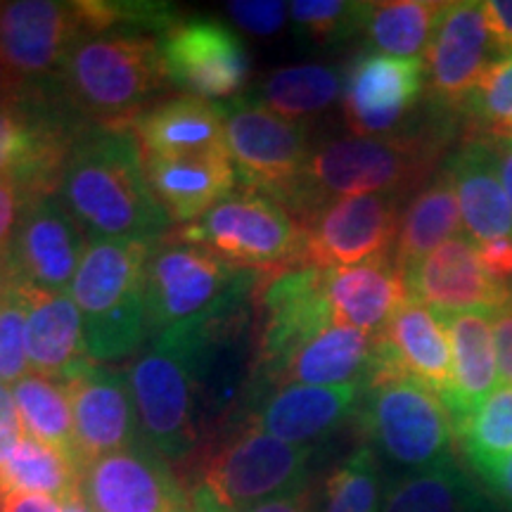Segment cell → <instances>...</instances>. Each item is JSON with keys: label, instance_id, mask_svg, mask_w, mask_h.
I'll return each instance as SVG.
<instances>
[{"label": "cell", "instance_id": "1", "mask_svg": "<svg viewBox=\"0 0 512 512\" xmlns=\"http://www.w3.org/2000/svg\"><path fill=\"white\" fill-rule=\"evenodd\" d=\"M463 138V121L427 105L406 131L380 138H335L313 147L302 181L285 209L299 223L323 204L342 197L394 195L413 197L437 174Z\"/></svg>", "mask_w": 512, "mask_h": 512}, {"label": "cell", "instance_id": "2", "mask_svg": "<svg viewBox=\"0 0 512 512\" xmlns=\"http://www.w3.org/2000/svg\"><path fill=\"white\" fill-rule=\"evenodd\" d=\"M57 195L88 240L157 242L174 228L147 185L143 150L126 126L83 124Z\"/></svg>", "mask_w": 512, "mask_h": 512}, {"label": "cell", "instance_id": "3", "mask_svg": "<svg viewBox=\"0 0 512 512\" xmlns=\"http://www.w3.org/2000/svg\"><path fill=\"white\" fill-rule=\"evenodd\" d=\"M261 273L233 266L209 249L162 238L145 271L147 339L209 337L252 309Z\"/></svg>", "mask_w": 512, "mask_h": 512}, {"label": "cell", "instance_id": "4", "mask_svg": "<svg viewBox=\"0 0 512 512\" xmlns=\"http://www.w3.org/2000/svg\"><path fill=\"white\" fill-rule=\"evenodd\" d=\"M313 451L245 422H226L183 463V484L195 512H245L256 503L309 489Z\"/></svg>", "mask_w": 512, "mask_h": 512}, {"label": "cell", "instance_id": "5", "mask_svg": "<svg viewBox=\"0 0 512 512\" xmlns=\"http://www.w3.org/2000/svg\"><path fill=\"white\" fill-rule=\"evenodd\" d=\"M166 88L155 36L107 31L86 36L72 50L57 98L79 124L128 128Z\"/></svg>", "mask_w": 512, "mask_h": 512}, {"label": "cell", "instance_id": "6", "mask_svg": "<svg viewBox=\"0 0 512 512\" xmlns=\"http://www.w3.org/2000/svg\"><path fill=\"white\" fill-rule=\"evenodd\" d=\"M207 337H155L126 368L140 439L169 463H188L207 439L202 351Z\"/></svg>", "mask_w": 512, "mask_h": 512}, {"label": "cell", "instance_id": "7", "mask_svg": "<svg viewBox=\"0 0 512 512\" xmlns=\"http://www.w3.org/2000/svg\"><path fill=\"white\" fill-rule=\"evenodd\" d=\"M152 247L155 242L143 240H88L69 294L81 311L93 363L124 361L145 347V271Z\"/></svg>", "mask_w": 512, "mask_h": 512}, {"label": "cell", "instance_id": "8", "mask_svg": "<svg viewBox=\"0 0 512 512\" xmlns=\"http://www.w3.org/2000/svg\"><path fill=\"white\" fill-rule=\"evenodd\" d=\"M86 36L79 0H0V100L60 102L62 69Z\"/></svg>", "mask_w": 512, "mask_h": 512}, {"label": "cell", "instance_id": "9", "mask_svg": "<svg viewBox=\"0 0 512 512\" xmlns=\"http://www.w3.org/2000/svg\"><path fill=\"white\" fill-rule=\"evenodd\" d=\"M164 238L209 249L228 264L273 275L304 266V233L283 204L240 188L202 219L174 226Z\"/></svg>", "mask_w": 512, "mask_h": 512}, {"label": "cell", "instance_id": "10", "mask_svg": "<svg viewBox=\"0 0 512 512\" xmlns=\"http://www.w3.org/2000/svg\"><path fill=\"white\" fill-rule=\"evenodd\" d=\"M368 446L403 475L430 470L456 458L453 418L430 387L411 377L375 382L356 411Z\"/></svg>", "mask_w": 512, "mask_h": 512}, {"label": "cell", "instance_id": "11", "mask_svg": "<svg viewBox=\"0 0 512 512\" xmlns=\"http://www.w3.org/2000/svg\"><path fill=\"white\" fill-rule=\"evenodd\" d=\"M221 110L240 188L264 192L285 207L313 152L309 124L280 117L247 95L221 102Z\"/></svg>", "mask_w": 512, "mask_h": 512}, {"label": "cell", "instance_id": "12", "mask_svg": "<svg viewBox=\"0 0 512 512\" xmlns=\"http://www.w3.org/2000/svg\"><path fill=\"white\" fill-rule=\"evenodd\" d=\"M159 41L171 88L192 98L228 102L247 88L252 62L242 36L209 17H181Z\"/></svg>", "mask_w": 512, "mask_h": 512}, {"label": "cell", "instance_id": "13", "mask_svg": "<svg viewBox=\"0 0 512 512\" xmlns=\"http://www.w3.org/2000/svg\"><path fill=\"white\" fill-rule=\"evenodd\" d=\"M79 124L60 102L0 100V181L31 197L57 195Z\"/></svg>", "mask_w": 512, "mask_h": 512}, {"label": "cell", "instance_id": "14", "mask_svg": "<svg viewBox=\"0 0 512 512\" xmlns=\"http://www.w3.org/2000/svg\"><path fill=\"white\" fill-rule=\"evenodd\" d=\"M406 200L411 197L382 192L323 204L299 223L304 266L342 268L392 256Z\"/></svg>", "mask_w": 512, "mask_h": 512}, {"label": "cell", "instance_id": "15", "mask_svg": "<svg viewBox=\"0 0 512 512\" xmlns=\"http://www.w3.org/2000/svg\"><path fill=\"white\" fill-rule=\"evenodd\" d=\"M425 60H401L363 50L344 74L342 114L351 136L380 138L406 131L422 117Z\"/></svg>", "mask_w": 512, "mask_h": 512}, {"label": "cell", "instance_id": "16", "mask_svg": "<svg viewBox=\"0 0 512 512\" xmlns=\"http://www.w3.org/2000/svg\"><path fill=\"white\" fill-rule=\"evenodd\" d=\"M498 55L503 53L491 31L484 3H446L425 53L427 105L460 119L465 100Z\"/></svg>", "mask_w": 512, "mask_h": 512}, {"label": "cell", "instance_id": "17", "mask_svg": "<svg viewBox=\"0 0 512 512\" xmlns=\"http://www.w3.org/2000/svg\"><path fill=\"white\" fill-rule=\"evenodd\" d=\"M86 247L88 235L60 195H38L24 204L5 259L15 285L62 294L72 290Z\"/></svg>", "mask_w": 512, "mask_h": 512}, {"label": "cell", "instance_id": "18", "mask_svg": "<svg viewBox=\"0 0 512 512\" xmlns=\"http://www.w3.org/2000/svg\"><path fill=\"white\" fill-rule=\"evenodd\" d=\"M81 496L93 512H195L181 475L145 441L83 467Z\"/></svg>", "mask_w": 512, "mask_h": 512}, {"label": "cell", "instance_id": "19", "mask_svg": "<svg viewBox=\"0 0 512 512\" xmlns=\"http://www.w3.org/2000/svg\"><path fill=\"white\" fill-rule=\"evenodd\" d=\"M363 384L311 387L287 384L256 396L228 422H245L271 437L294 446H313L330 437L344 422L356 418L361 406Z\"/></svg>", "mask_w": 512, "mask_h": 512}, {"label": "cell", "instance_id": "20", "mask_svg": "<svg viewBox=\"0 0 512 512\" xmlns=\"http://www.w3.org/2000/svg\"><path fill=\"white\" fill-rule=\"evenodd\" d=\"M411 377L448 399L453 389L451 342L444 320L425 304L406 299L380 335H375V361L370 384ZM366 387V389H368Z\"/></svg>", "mask_w": 512, "mask_h": 512}, {"label": "cell", "instance_id": "21", "mask_svg": "<svg viewBox=\"0 0 512 512\" xmlns=\"http://www.w3.org/2000/svg\"><path fill=\"white\" fill-rule=\"evenodd\" d=\"M406 294L434 311H496L510 302V285L496 280L479 259L470 235L446 240L403 273Z\"/></svg>", "mask_w": 512, "mask_h": 512}, {"label": "cell", "instance_id": "22", "mask_svg": "<svg viewBox=\"0 0 512 512\" xmlns=\"http://www.w3.org/2000/svg\"><path fill=\"white\" fill-rule=\"evenodd\" d=\"M83 467L140 444L136 403L124 368L91 363L64 384Z\"/></svg>", "mask_w": 512, "mask_h": 512}, {"label": "cell", "instance_id": "23", "mask_svg": "<svg viewBox=\"0 0 512 512\" xmlns=\"http://www.w3.org/2000/svg\"><path fill=\"white\" fill-rule=\"evenodd\" d=\"M143 166L152 195L174 226L202 219L238 185L228 150L181 157L143 155Z\"/></svg>", "mask_w": 512, "mask_h": 512}, {"label": "cell", "instance_id": "24", "mask_svg": "<svg viewBox=\"0 0 512 512\" xmlns=\"http://www.w3.org/2000/svg\"><path fill=\"white\" fill-rule=\"evenodd\" d=\"M444 166L456 185L465 235L475 242L512 238V207L489 140L463 136Z\"/></svg>", "mask_w": 512, "mask_h": 512}, {"label": "cell", "instance_id": "25", "mask_svg": "<svg viewBox=\"0 0 512 512\" xmlns=\"http://www.w3.org/2000/svg\"><path fill=\"white\" fill-rule=\"evenodd\" d=\"M373 361L375 335H366L356 328H344V325H332V328L311 337L309 342H304L297 351H292L283 361V366L268 377L264 389L242 406H247L256 396L271 392V389L287 387V384H311V387L363 384V387H368Z\"/></svg>", "mask_w": 512, "mask_h": 512}, {"label": "cell", "instance_id": "26", "mask_svg": "<svg viewBox=\"0 0 512 512\" xmlns=\"http://www.w3.org/2000/svg\"><path fill=\"white\" fill-rule=\"evenodd\" d=\"M323 290L335 323L366 335H380L408 299L403 273L392 256L358 266L323 268Z\"/></svg>", "mask_w": 512, "mask_h": 512}, {"label": "cell", "instance_id": "27", "mask_svg": "<svg viewBox=\"0 0 512 512\" xmlns=\"http://www.w3.org/2000/svg\"><path fill=\"white\" fill-rule=\"evenodd\" d=\"M143 155L181 157L226 150V119L221 102L178 95L159 100L131 121Z\"/></svg>", "mask_w": 512, "mask_h": 512}, {"label": "cell", "instance_id": "28", "mask_svg": "<svg viewBox=\"0 0 512 512\" xmlns=\"http://www.w3.org/2000/svg\"><path fill=\"white\" fill-rule=\"evenodd\" d=\"M27 358L31 373L60 384L91 366L83 318L72 294L29 290Z\"/></svg>", "mask_w": 512, "mask_h": 512}, {"label": "cell", "instance_id": "29", "mask_svg": "<svg viewBox=\"0 0 512 512\" xmlns=\"http://www.w3.org/2000/svg\"><path fill=\"white\" fill-rule=\"evenodd\" d=\"M451 342L453 389L444 401L453 425L467 418L498 387L494 318L491 311H437Z\"/></svg>", "mask_w": 512, "mask_h": 512}, {"label": "cell", "instance_id": "30", "mask_svg": "<svg viewBox=\"0 0 512 512\" xmlns=\"http://www.w3.org/2000/svg\"><path fill=\"white\" fill-rule=\"evenodd\" d=\"M463 216L456 185L441 164V169L406 202L396 233L392 259L401 273L425 259L446 240L463 235Z\"/></svg>", "mask_w": 512, "mask_h": 512}, {"label": "cell", "instance_id": "31", "mask_svg": "<svg viewBox=\"0 0 512 512\" xmlns=\"http://www.w3.org/2000/svg\"><path fill=\"white\" fill-rule=\"evenodd\" d=\"M380 512H491L489 498L458 458L430 470L396 477Z\"/></svg>", "mask_w": 512, "mask_h": 512}, {"label": "cell", "instance_id": "32", "mask_svg": "<svg viewBox=\"0 0 512 512\" xmlns=\"http://www.w3.org/2000/svg\"><path fill=\"white\" fill-rule=\"evenodd\" d=\"M344 74L347 69L337 64H294L266 74L245 95L280 117L309 124L311 117L330 110L342 98Z\"/></svg>", "mask_w": 512, "mask_h": 512}, {"label": "cell", "instance_id": "33", "mask_svg": "<svg viewBox=\"0 0 512 512\" xmlns=\"http://www.w3.org/2000/svg\"><path fill=\"white\" fill-rule=\"evenodd\" d=\"M446 3L439 0H377L368 3L363 38L370 53L425 60Z\"/></svg>", "mask_w": 512, "mask_h": 512}, {"label": "cell", "instance_id": "34", "mask_svg": "<svg viewBox=\"0 0 512 512\" xmlns=\"http://www.w3.org/2000/svg\"><path fill=\"white\" fill-rule=\"evenodd\" d=\"M24 430L43 444L55 448L83 472V460L74 434V415L64 384L41 375H27L12 384Z\"/></svg>", "mask_w": 512, "mask_h": 512}, {"label": "cell", "instance_id": "35", "mask_svg": "<svg viewBox=\"0 0 512 512\" xmlns=\"http://www.w3.org/2000/svg\"><path fill=\"white\" fill-rule=\"evenodd\" d=\"M0 494H38L67 503L81 496V470L55 448L24 434L17 451L0 467Z\"/></svg>", "mask_w": 512, "mask_h": 512}, {"label": "cell", "instance_id": "36", "mask_svg": "<svg viewBox=\"0 0 512 512\" xmlns=\"http://www.w3.org/2000/svg\"><path fill=\"white\" fill-rule=\"evenodd\" d=\"M456 444L467 465L512 451V384H498L467 418L456 422Z\"/></svg>", "mask_w": 512, "mask_h": 512}, {"label": "cell", "instance_id": "37", "mask_svg": "<svg viewBox=\"0 0 512 512\" xmlns=\"http://www.w3.org/2000/svg\"><path fill=\"white\" fill-rule=\"evenodd\" d=\"M382 498L380 458L363 444L325 477L320 512H380Z\"/></svg>", "mask_w": 512, "mask_h": 512}, {"label": "cell", "instance_id": "38", "mask_svg": "<svg viewBox=\"0 0 512 512\" xmlns=\"http://www.w3.org/2000/svg\"><path fill=\"white\" fill-rule=\"evenodd\" d=\"M463 136H494L512 124V53L498 55L460 110Z\"/></svg>", "mask_w": 512, "mask_h": 512}, {"label": "cell", "instance_id": "39", "mask_svg": "<svg viewBox=\"0 0 512 512\" xmlns=\"http://www.w3.org/2000/svg\"><path fill=\"white\" fill-rule=\"evenodd\" d=\"M368 3L351 0H297L290 3L294 31L313 46H342L363 34Z\"/></svg>", "mask_w": 512, "mask_h": 512}, {"label": "cell", "instance_id": "40", "mask_svg": "<svg viewBox=\"0 0 512 512\" xmlns=\"http://www.w3.org/2000/svg\"><path fill=\"white\" fill-rule=\"evenodd\" d=\"M27 316L29 290L15 285L0 309V384H8V387L27 377L29 370Z\"/></svg>", "mask_w": 512, "mask_h": 512}, {"label": "cell", "instance_id": "41", "mask_svg": "<svg viewBox=\"0 0 512 512\" xmlns=\"http://www.w3.org/2000/svg\"><path fill=\"white\" fill-rule=\"evenodd\" d=\"M228 17L240 29L256 36H273L285 27L290 17V3H275V0H233L226 3Z\"/></svg>", "mask_w": 512, "mask_h": 512}, {"label": "cell", "instance_id": "42", "mask_svg": "<svg viewBox=\"0 0 512 512\" xmlns=\"http://www.w3.org/2000/svg\"><path fill=\"white\" fill-rule=\"evenodd\" d=\"M24 434H27V430H24L15 394H12L8 384H0V467L8 463L12 453L17 451Z\"/></svg>", "mask_w": 512, "mask_h": 512}, {"label": "cell", "instance_id": "43", "mask_svg": "<svg viewBox=\"0 0 512 512\" xmlns=\"http://www.w3.org/2000/svg\"><path fill=\"white\" fill-rule=\"evenodd\" d=\"M470 470L475 472L479 482L486 486V491H489L503 508H508L512 512V451L505 453L501 458L472 465Z\"/></svg>", "mask_w": 512, "mask_h": 512}, {"label": "cell", "instance_id": "44", "mask_svg": "<svg viewBox=\"0 0 512 512\" xmlns=\"http://www.w3.org/2000/svg\"><path fill=\"white\" fill-rule=\"evenodd\" d=\"M29 195L15 181H0V254L8 249Z\"/></svg>", "mask_w": 512, "mask_h": 512}, {"label": "cell", "instance_id": "45", "mask_svg": "<svg viewBox=\"0 0 512 512\" xmlns=\"http://www.w3.org/2000/svg\"><path fill=\"white\" fill-rule=\"evenodd\" d=\"M494 318V337H496V356L498 370H501V380L512 384V302L501 309L491 311Z\"/></svg>", "mask_w": 512, "mask_h": 512}, {"label": "cell", "instance_id": "46", "mask_svg": "<svg viewBox=\"0 0 512 512\" xmlns=\"http://www.w3.org/2000/svg\"><path fill=\"white\" fill-rule=\"evenodd\" d=\"M479 259L486 266V271L496 280L510 285L512 283V238H498L489 242H477Z\"/></svg>", "mask_w": 512, "mask_h": 512}, {"label": "cell", "instance_id": "47", "mask_svg": "<svg viewBox=\"0 0 512 512\" xmlns=\"http://www.w3.org/2000/svg\"><path fill=\"white\" fill-rule=\"evenodd\" d=\"M484 12L501 53H512V0H484Z\"/></svg>", "mask_w": 512, "mask_h": 512}, {"label": "cell", "instance_id": "48", "mask_svg": "<svg viewBox=\"0 0 512 512\" xmlns=\"http://www.w3.org/2000/svg\"><path fill=\"white\" fill-rule=\"evenodd\" d=\"M245 512H313V498L311 491H294V494L271 498V501L256 503Z\"/></svg>", "mask_w": 512, "mask_h": 512}, {"label": "cell", "instance_id": "49", "mask_svg": "<svg viewBox=\"0 0 512 512\" xmlns=\"http://www.w3.org/2000/svg\"><path fill=\"white\" fill-rule=\"evenodd\" d=\"M62 503L50 496L10 494L3 498V512H60Z\"/></svg>", "mask_w": 512, "mask_h": 512}, {"label": "cell", "instance_id": "50", "mask_svg": "<svg viewBox=\"0 0 512 512\" xmlns=\"http://www.w3.org/2000/svg\"><path fill=\"white\" fill-rule=\"evenodd\" d=\"M489 140L491 150L496 155V164H498V174H501L505 195H508V202L512 207V140L508 138H494V136H484Z\"/></svg>", "mask_w": 512, "mask_h": 512}, {"label": "cell", "instance_id": "51", "mask_svg": "<svg viewBox=\"0 0 512 512\" xmlns=\"http://www.w3.org/2000/svg\"><path fill=\"white\" fill-rule=\"evenodd\" d=\"M12 287H15V278H12V271L8 266V259H5V254H0V309H3L5 299L10 297Z\"/></svg>", "mask_w": 512, "mask_h": 512}, {"label": "cell", "instance_id": "52", "mask_svg": "<svg viewBox=\"0 0 512 512\" xmlns=\"http://www.w3.org/2000/svg\"><path fill=\"white\" fill-rule=\"evenodd\" d=\"M60 512H93V510L88 508V503L83 501V496H76V498H72V501L62 503Z\"/></svg>", "mask_w": 512, "mask_h": 512}, {"label": "cell", "instance_id": "53", "mask_svg": "<svg viewBox=\"0 0 512 512\" xmlns=\"http://www.w3.org/2000/svg\"><path fill=\"white\" fill-rule=\"evenodd\" d=\"M494 138H508V140H512V124L503 126L501 131H496V133H494Z\"/></svg>", "mask_w": 512, "mask_h": 512}, {"label": "cell", "instance_id": "54", "mask_svg": "<svg viewBox=\"0 0 512 512\" xmlns=\"http://www.w3.org/2000/svg\"><path fill=\"white\" fill-rule=\"evenodd\" d=\"M3 498H5V496H3V494H0V512H3Z\"/></svg>", "mask_w": 512, "mask_h": 512}, {"label": "cell", "instance_id": "55", "mask_svg": "<svg viewBox=\"0 0 512 512\" xmlns=\"http://www.w3.org/2000/svg\"><path fill=\"white\" fill-rule=\"evenodd\" d=\"M510 292H512V283H510ZM510 302H512V297H510Z\"/></svg>", "mask_w": 512, "mask_h": 512}]
</instances>
